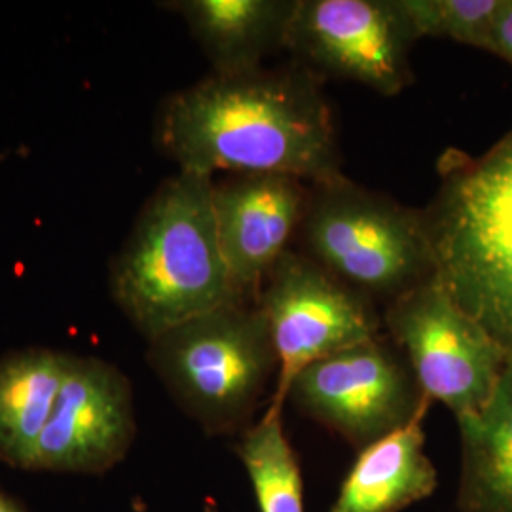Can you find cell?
Instances as JSON below:
<instances>
[{
	"label": "cell",
	"mask_w": 512,
	"mask_h": 512,
	"mask_svg": "<svg viewBox=\"0 0 512 512\" xmlns=\"http://www.w3.org/2000/svg\"><path fill=\"white\" fill-rule=\"evenodd\" d=\"M423 213L442 287L512 355V129L476 156L448 148Z\"/></svg>",
	"instance_id": "obj_3"
},
{
	"label": "cell",
	"mask_w": 512,
	"mask_h": 512,
	"mask_svg": "<svg viewBox=\"0 0 512 512\" xmlns=\"http://www.w3.org/2000/svg\"><path fill=\"white\" fill-rule=\"evenodd\" d=\"M287 401L357 452L427 416L433 404L385 334L306 366Z\"/></svg>",
	"instance_id": "obj_8"
},
{
	"label": "cell",
	"mask_w": 512,
	"mask_h": 512,
	"mask_svg": "<svg viewBox=\"0 0 512 512\" xmlns=\"http://www.w3.org/2000/svg\"><path fill=\"white\" fill-rule=\"evenodd\" d=\"M458 427L459 512H512V355L492 399Z\"/></svg>",
	"instance_id": "obj_15"
},
{
	"label": "cell",
	"mask_w": 512,
	"mask_h": 512,
	"mask_svg": "<svg viewBox=\"0 0 512 512\" xmlns=\"http://www.w3.org/2000/svg\"><path fill=\"white\" fill-rule=\"evenodd\" d=\"M147 361L207 437H239L256 421L277 357L255 302H230L148 342Z\"/></svg>",
	"instance_id": "obj_4"
},
{
	"label": "cell",
	"mask_w": 512,
	"mask_h": 512,
	"mask_svg": "<svg viewBox=\"0 0 512 512\" xmlns=\"http://www.w3.org/2000/svg\"><path fill=\"white\" fill-rule=\"evenodd\" d=\"M418 38H446L494 55L503 0H401Z\"/></svg>",
	"instance_id": "obj_17"
},
{
	"label": "cell",
	"mask_w": 512,
	"mask_h": 512,
	"mask_svg": "<svg viewBox=\"0 0 512 512\" xmlns=\"http://www.w3.org/2000/svg\"><path fill=\"white\" fill-rule=\"evenodd\" d=\"M418 40L401 0H298L287 52L323 82L348 80L395 97L414 84Z\"/></svg>",
	"instance_id": "obj_9"
},
{
	"label": "cell",
	"mask_w": 512,
	"mask_h": 512,
	"mask_svg": "<svg viewBox=\"0 0 512 512\" xmlns=\"http://www.w3.org/2000/svg\"><path fill=\"white\" fill-rule=\"evenodd\" d=\"M137 437L128 376L99 357L71 355L54 412L38 440L35 471L101 475L122 463Z\"/></svg>",
	"instance_id": "obj_10"
},
{
	"label": "cell",
	"mask_w": 512,
	"mask_h": 512,
	"mask_svg": "<svg viewBox=\"0 0 512 512\" xmlns=\"http://www.w3.org/2000/svg\"><path fill=\"white\" fill-rule=\"evenodd\" d=\"M494 55L512 67V0H503L495 18Z\"/></svg>",
	"instance_id": "obj_18"
},
{
	"label": "cell",
	"mask_w": 512,
	"mask_h": 512,
	"mask_svg": "<svg viewBox=\"0 0 512 512\" xmlns=\"http://www.w3.org/2000/svg\"><path fill=\"white\" fill-rule=\"evenodd\" d=\"M382 317L385 336L431 403L459 420L492 399L511 353L459 308L437 275L387 304Z\"/></svg>",
	"instance_id": "obj_6"
},
{
	"label": "cell",
	"mask_w": 512,
	"mask_h": 512,
	"mask_svg": "<svg viewBox=\"0 0 512 512\" xmlns=\"http://www.w3.org/2000/svg\"><path fill=\"white\" fill-rule=\"evenodd\" d=\"M156 143L179 171L291 175L304 183L344 177L323 80L300 65L209 74L169 95Z\"/></svg>",
	"instance_id": "obj_1"
},
{
	"label": "cell",
	"mask_w": 512,
	"mask_h": 512,
	"mask_svg": "<svg viewBox=\"0 0 512 512\" xmlns=\"http://www.w3.org/2000/svg\"><path fill=\"white\" fill-rule=\"evenodd\" d=\"M425 418L359 450L329 512H403L431 497L439 475L425 452Z\"/></svg>",
	"instance_id": "obj_13"
},
{
	"label": "cell",
	"mask_w": 512,
	"mask_h": 512,
	"mask_svg": "<svg viewBox=\"0 0 512 512\" xmlns=\"http://www.w3.org/2000/svg\"><path fill=\"white\" fill-rule=\"evenodd\" d=\"M0 512H25L14 499L0 492Z\"/></svg>",
	"instance_id": "obj_19"
},
{
	"label": "cell",
	"mask_w": 512,
	"mask_h": 512,
	"mask_svg": "<svg viewBox=\"0 0 512 512\" xmlns=\"http://www.w3.org/2000/svg\"><path fill=\"white\" fill-rule=\"evenodd\" d=\"M277 357L270 404L285 406L294 378L332 353L385 334L376 304L291 249L275 262L255 300Z\"/></svg>",
	"instance_id": "obj_7"
},
{
	"label": "cell",
	"mask_w": 512,
	"mask_h": 512,
	"mask_svg": "<svg viewBox=\"0 0 512 512\" xmlns=\"http://www.w3.org/2000/svg\"><path fill=\"white\" fill-rule=\"evenodd\" d=\"M310 184L291 175L249 173L213 183L220 249L232 287L255 302L275 262L291 251L308 203Z\"/></svg>",
	"instance_id": "obj_11"
},
{
	"label": "cell",
	"mask_w": 512,
	"mask_h": 512,
	"mask_svg": "<svg viewBox=\"0 0 512 512\" xmlns=\"http://www.w3.org/2000/svg\"><path fill=\"white\" fill-rule=\"evenodd\" d=\"M215 179L179 171L150 196L110 264V294L147 342L241 300L220 249Z\"/></svg>",
	"instance_id": "obj_2"
},
{
	"label": "cell",
	"mask_w": 512,
	"mask_h": 512,
	"mask_svg": "<svg viewBox=\"0 0 512 512\" xmlns=\"http://www.w3.org/2000/svg\"><path fill=\"white\" fill-rule=\"evenodd\" d=\"M300 253L385 306L437 274L423 209L338 177L310 184Z\"/></svg>",
	"instance_id": "obj_5"
},
{
	"label": "cell",
	"mask_w": 512,
	"mask_h": 512,
	"mask_svg": "<svg viewBox=\"0 0 512 512\" xmlns=\"http://www.w3.org/2000/svg\"><path fill=\"white\" fill-rule=\"evenodd\" d=\"M236 454L249 476L260 512H306L304 480L285 433L283 406L268 404L238 437Z\"/></svg>",
	"instance_id": "obj_16"
},
{
	"label": "cell",
	"mask_w": 512,
	"mask_h": 512,
	"mask_svg": "<svg viewBox=\"0 0 512 512\" xmlns=\"http://www.w3.org/2000/svg\"><path fill=\"white\" fill-rule=\"evenodd\" d=\"M67 363L69 353L40 346L0 355V461L8 467L35 471Z\"/></svg>",
	"instance_id": "obj_14"
},
{
	"label": "cell",
	"mask_w": 512,
	"mask_h": 512,
	"mask_svg": "<svg viewBox=\"0 0 512 512\" xmlns=\"http://www.w3.org/2000/svg\"><path fill=\"white\" fill-rule=\"evenodd\" d=\"M298 0H179L167 10L184 19L213 73H249L287 50Z\"/></svg>",
	"instance_id": "obj_12"
}]
</instances>
